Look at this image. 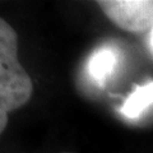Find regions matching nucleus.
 <instances>
[{
	"mask_svg": "<svg viewBox=\"0 0 153 153\" xmlns=\"http://www.w3.org/2000/svg\"><path fill=\"white\" fill-rule=\"evenodd\" d=\"M97 4L124 31L140 33L153 28V0H100Z\"/></svg>",
	"mask_w": 153,
	"mask_h": 153,
	"instance_id": "2",
	"label": "nucleus"
},
{
	"mask_svg": "<svg viewBox=\"0 0 153 153\" xmlns=\"http://www.w3.org/2000/svg\"><path fill=\"white\" fill-rule=\"evenodd\" d=\"M153 105V80L138 85L128 96L120 107V112L126 119H137Z\"/></svg>",
	"mask_w": 153,
	"mask_h": 153,
	"instance_id": "4",
	"label": "nucleus"
},
{
	"mask_svg": "<svg viewBox=\"0 0 153 153\" xmlns=\"http://www.w3.org/2000/svg\"><path fill=\"white\" fill-rule=\"evenodd\" d=\"M148 45H149L151 51L153 52V28H152L151 32H149V38H148Z\"/></svg>",
	"mask_w": 153,
	"mask_h": 153,
	"instance_id": "6",
	"label": "nucleus"
},
{
	"mask_svg": "<svg viewBox=\"0 0 153 153\" xmlns=\"http://www.w3.org/2000/svg\"><path fill=\"white\" fill-rule=\"evenodd\" d=\"M7 125H8V112L0 110V135L5 130Z\"/></svg>",
	"mask_w": 153,
	"mask_h": 153,
	"instance_id": "5",
	"label": "nucleus"
},
{
	"mask_svg": "<svg viewBox=\"0 0 153 153\" xmlns=\"http://www.w3.org/2000/svg\"><path fill=\"white\" fill-rule=\"evenodd\" d=\"M32 93V79L18 59V35L0 17V110L10 112L25 106Z\"/></svg>",
	"mask_w": 153,
	"mask_h": 153,
	"instance_id": "1",
	"label": "nucleus"
},
{
	"mask_svg": "<svg viewBox=\"0 0 153 153\" xmlns=\"http://www.w3.org/2000/svg\"><path fill=\"white\" fill-rule=\"evenodd\" d=\"M119 60L120 54L116 47L103 45L96 49L87 61V73L89 78L100 87H105L116 69Z\"/></svg>",
	"mask_w": 153,
	"mask_h": 153,
	"instance_id": "3",
	"label": "nucleus"
}]
</instances>
